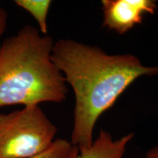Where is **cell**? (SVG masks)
I'll list each match as a JSON object with an SVG mask.
<instances>
[{
    "mask_svg": "<svg viewBox=\"0 0 158 158\" xmlns=\"http://www.w3.org/2000/svg\"><path fill=\"white\" fill-rule=\"evenodd\" d=\"M51 59L75 94L71 143L78 149L93 143L99 118L138 78L158 75V66L142 64L131 54H109L71 39L54 42Z\"/></svg>",
    "mask_w": 158,
    "mask_h": 158,
    "instance_id": "1",
    "label": "cell"
},
{
    "mask_svg": "<svg viewBox=\"0 0 158 158\" xmlns=\"http://www.w3.org/2000/svg\"><path fill=\"white\" fill-rule=\"evenodd\" d=\"M54 41L32 26L23 27L0 45V107L60 103L68 87L51 59Z\"/></svg>",
    "mask_w": 158,
    "mask_h": 158,
    "instance_id": "2",
    "label": "cell"
},
{
    "mask_svg": "<svg viewBox=\"0 0 158 158\" xmlns=\"http://www.w3.org/2000/svg\"><path fill=\"white\" fill-rule=\"evenodd\" d=\"M56 127L40 106L0 113V158H29L55 140Z\"/></svg>",
    "mask_w": 158,
    "mask_h": 158,
    "instance_id": "3",
    "label": "cell"
},
{
    "mask_svg": "<svg viewBox=\"0 0 158 158\" xmlns=\"http://www.w3.org/2000/svg\"><path fill=\"white\" fill-rule=\"evenodd\" d=\"M102 26L118 35H124L143 22L146 15L157 10L154 0H102Z\"/></svg>",
    "mask_w": 158,
    "mask_h": 158,
    "instance_id": "4",
    "label": "cell"
},
{
    "mask_svg": "<svg viewBox=\"0 0 158 158\" xmlns=\"http://www.w3.org/2000/svg\"><path fill=\"white\" fill-rule=\"evenodd\" d=\"M134 137L130 133L114 139L109 132L101 130L89 147L78 149L73 146L70 158H124L127 147Z\"/></svg>",
    "mask_w": 158,
    "mask_h": 158,
    "instance_id": "5",
    "label": "cell"
},
{
    "mask_svg": "<svg viewBox=\"0 0 158 158\" xmlns=\"http://www.w3.org/2000/svg\"><path fill=\"white\" fill-rule=\"evenodd\" d=\"M15 3L30 14L37 21L40 32H48L47 19L51 5L50 0H15Z\"/></svg>",
    "mask_w": 158,
    "mask_h": 158,
    "instance_id": "6",
    "label": "cell"
},
{
    "mask_svg": "<svg viewBox=\"0 0 158 158\" xmlns=\"http://www.w3.org/2000/svg\"><path fill=\"white\" fill-rule=\"evenodd\" d=\"M73 146L64 138H56L43 152L29 158H70Z\"/></svg>",
    "mask_w": 158,
    "mask_h": 158,
    "instance_id": "7",
    "label": "cell"
},
{
    "mask_svg": "<svg viewBox=\"0 0 158 158\" xmlns=\"http://www.w3.org/2000/svg\"><path fill=\"white\" fill-rule=\"evenodd\" d=\"M8 14L7 11L2 7H0V45H1V38L7 29Z\"/></svg>",
    "mask_w": 158,
    "mask_h": 158,
    "instance_id": "8",
    "label": "cell"
},
{
    "mask_svg": "<svg viewBox=\"0 0 158 158\" xmlns=\"http://www.w3.org/2000/svg\"><path fill=\"white\" fill-rule=\"evenodd\" d=\"M146 158H158V145L148 151Z\"/></svg>",
    "mask_w": 158,
    "mask_h": 158,
    "instance_id": "9",
    "label": "cell"
}]
</instances>
